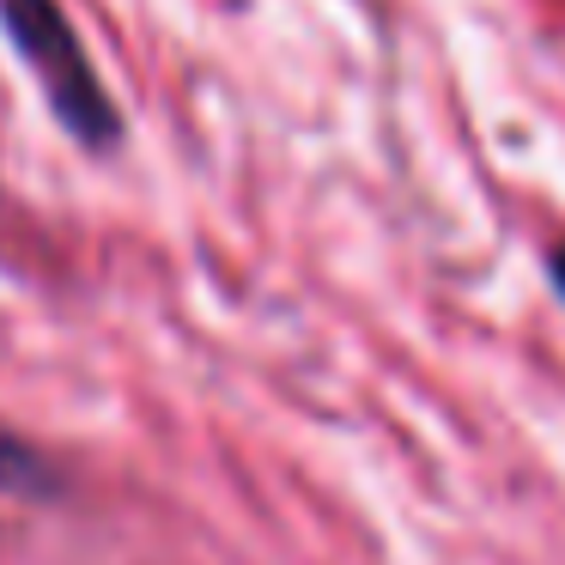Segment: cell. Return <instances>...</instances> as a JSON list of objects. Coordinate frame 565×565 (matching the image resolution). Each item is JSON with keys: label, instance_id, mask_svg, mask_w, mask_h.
<instances>
[{"label": "cell", "instance_id": "7a4b0ae2", "mask_svg": "<svg viewBox=\"0 0 565 565\" xmlns=\"http://www.w3.org/2000/svg\"><path fill=\"white\" fill-rule=\"evenodd\" d=\"M0 492H55V468L0 426Z\"/></svg>", "mask_w": 565, "mask_h": 565}, {"label": "cell", "instance_id": "6da1fadb", "mask_svg": "<svg viewBox=\"0 0 565 565\" xmlns=\"http://www.w3.org/2000/svg\"><path fill=\"white\" fill-rule=\"evenodd\" d=\"M0 25H7L13 50L31 62V74H38L43 98L62 116L67 135L86 140V147H110L122 135L110 92L98 86V74H92L86 50H79L74 25L62 19L55 0H0Z\"/></svg>", "mask_w": 565, "mask_h": 565}]
</instances>
